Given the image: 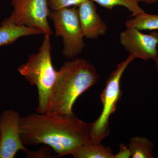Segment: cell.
<instances>
[{
	"label": "cell",
	"mask_w": 158,
	"mask_h": 158,
	"mask_svg": "<svg viewBox=\"0 0 158 158\" xmlns=\"http://www.w3.org/2000/svg\"><path fill=\"white\" fill-rule=\"evenodd\" d=\"M100 6L110 10H112L115 6L124 7L131 13L133 17L139 16L145 13L139 5L137 0H92Z\"/></svg>",
	"instance_id": "cell-14"
},
{
	"label": "cell",
	"mask_w": 158,
	"mask_h": 158,
	"mask_svg": "<svg viewBox=\"0 0 158 158\" xmlns=\"http://www.w3.org/2000/svg\"><path fill=\"white\" fill-rule=\"evenodd\" d=\"M96 69L85 59L74 58L57 71L46 113H73L77 99L98 81Z\"/></svg>",
	"instance_id": "cell-2"
},
{
	"label": "cell",
	"mask_w": 158,
	"mask_h": 158,
	"mask_svg": "<svg viewBox=\"0 0 158 158\" xmlns=\"http://www.w3.org/2000/svg\"><path fill=\"white\" fill-rule=\"evenodd\" d=\"M90 125L73 113H37L21 117L20 129L25 145L45 144L61 157L72 155L90 140Z\"/></svg>",
	"instance_id": "cell-1"
},
{
	"label": "cell",
	"mask_w": 158,
	"mask_h": 158,
	"mask_svg": "<svg viewBox=\"0 0 158 158\" xmlns=\"http://www.w3.org/2000/svg\"><path fill=\"white\" fill-rule=\"evenodd\" d=\"M10 1L13 11L2 22L37 29L44 35H52V32L48 20L50 11L48 0Z\"/></svg>",
	"instance_id": "cell-6"
},
{
	"label": "cell",
	"mask_w": 158,
	"mask_h": 158,
	"mask_svg": "<svg viewBox=\"0 0 158 158\" xmlns=\"http://www.w3.org/2000/svg\"><path fill=\"white\" fill-rule=\"evenodd\" d=\"M43 34L37 29L19 27L2 22L0 26V47L13 43L22 37Z\"/></svg>",
	"instance_id": "cell-10"
},
{
	"label": "cell",
	"mask_w": 158,
	"mask_h": 158,
	"mask_svg": "<svg viewBox=\"0 0 158 158\" xmlns=\"http://www.w3.org/2000/svg\"><path fill=\"white\" fill-rule=\"evenodd\" d=\"M21 118L19 113L11 109L0 115V158H13L19 151H28L21 137Z\"/></svg>",
	"instance_id": "cell-7"
},
{
	"label": "cell",
	"mask_w": 158,
	"mask_h": 158,
	"mask_svg": "<svg viewBox=\"0 0 158 158\" xmlns=\"http://www.w3.org/2000/svg\"></svg>",
	"instance_id": "cell-19"
},
{
	"label": "cell",
	"mask_w": 158,
	"mask_h": 158,
	"mask_svg": "<svg viewBox=\"0 0 158 158\" xmlns=\"http://www.w3.org/2000/svg\"><path fill=\"white\" fill-rule=\"evenodd\" d=\"M113 150L101 143L89 140L72 154L75 158H115Z\"/></svg>",
	"instance_id": "cell-11"
},
{
	"label": "cell",
	"mask_w": 158,
	"mask_h": 158,
	"mask_svg": "<svg viewBox=\"0 0 158 158\" xmlns=\"http://www.w3.org/2000/svg\"><path fill=\"white\" fill-rule=\"evenodd\" d=\"M138 2H143L147 4H154L157 2L158 0H137Z\"/></svg>",
	"instance_id": "cell-17"
},
{
	"label": "cell",
	"mask_w": 158,
	"mask_h": 158,
	"mask_svg": "<svg viewBox=\"0 0 158 158\" xmlns=\"http://www.w3.org/2000/svg\"><path fill=\"white\" fill-rule=\"evenodd\" d=\"M155 64V68L158 71V57L153 60Z\"/></svg>",
	"instance_id": "cell-18"
},
{
	"label": "cell",
	"mask_w": 158,
	"mask_h": 158,
	"mask_svg": "<svg viewBox=\"0 0 158 158\" xmlns=\"http://www.w3.org/2000/svg\"><path fill=\"white\" fill-rule=\"evenodd\" d=\"M50 36L44 35L38 52L30 55L27 62L18 67L19 72L26 81L37 87V112L41 114L47 112L51 91L57 74L52 62Z\"/></svg>",
	"instance_id": "cell-3"
},
{
	"label": "cell",
	"mask_w": 158,
	"mask_h": 158,
	"mask_svg": "<svg viewBox=\"0 0 158 158\" xmlns=\"http://www.w3.org/2000/svg\"><path fill=\"white\" fill-rule=\"evenodd\" d=\"M49 18L53 22L56 37L63 40L64 56L71 59L78 56L85 45L77 6L50 11Z\"/></svg>",
	"instance_id": "cell-5"
},
{
	"label": "cell",
	"mask_w": 158,
	"mask_h": 158,
	"mask_svg": "<svg viewBox=\"0 0 158 158\" xmlns=\"http://www.w3.org/2000/svg\"><path fill=\"white\" fill-rule=\"evenodd\" d=\"M136 57L129 54L124 61L117 65L109 77L100 95L102 109L100 115L95 121L90 123V140L101 143L110 133L109 120L110 116L116 111L117 103L121 99L122 92L121 80L125 71Z\"/></svg>",
	"instance_id": "cell-4"
},
{
	"label": "cell",
	"mask_w": 158,
	"mask_h": 158,
	"mask_svg": "<svg viewBox=\"0 0 158 158\" xmlns=\"http://www.w3.org/2000/svg\"><path fill=\"white\" fill-rule=\"evenodd\" d=\"M119 40L126 51L136 59L149 61L158 57V31L144 34L135 27H127L120 34Z\"/></svg>",
	"instance_id": "cell-8"
},
{
	"label": "cell",
	"mask_w": 158,
	"mask_h": 158,
	"mask_svg": "<svg viewBox=\"0 0 158 158\" xmlns=\"http://www.w3.org/2000/svg\"><path fill=\"white\" fill-rule=\"evenodd\" d=\"M115 158H130L131 157V153L127 145L120 144L119 152L114 155Z\"/></svg>",
	"instance_id": "cell-16"
},
{
	"label": "cell",
	"mask_w": 158,
	"mask_h": 158,
	"mask_svg": "<svg viewBox=\"0 0 158 158\" xmlns=\"http://www.w3.org/2000/svg\"><path fill=\"white\" fill-rule=\"evenodd\" d=\"M84 0H48V6L53 11H57L71 6H78Z\"/></svg>",
	"instance_id": "cell-15"
},
{
	"label": "cell",
	"mask_w": 158,
	"mask_h": 158,
	"mask_svg": "<svg viewBox=\"0 0 158 158\" xmlns=\"http://www.w3.org/2000/svg\"><path fill=\"white\" fill-rule=\"evenodd\" d=\"M126 27H133L140 31L158 30V14H149L145 12L139 16L127 20Z\"/></svg>",
	"instance_id": "cell-13"
},
{
	"label": "cell",
	"mask_w": 158,
	"mask_h": 158,
	"mask_svg": "<svg viewBox=\"0 0 158 158\" xmlns=\"http://www.w3.org/2000/svg\"><path fill=\"white\" fill-rule=\"evenodd\" d=\"M153 143L149 139L144 137H134L130 139L127 146L132 158H152Z\"/></svg>",
	"instance_id": "cell-12"
},
{
	"label": "cell",
	"mask_w": 158,
	"mask_h": 158,
	"mask_svg": "<svg viewBox=\"0 0 158 158\" xmlns=\"http://www.w3.org/2000/svg\"><path fill=\"white\" fill-rule=\"evenodd\" d=\"M78 13L82 32L85 38L96 39L105 35L108 27L97 11L92 0H84L79 5Z\"/></svg>",
	"instance_id": "cell-9"
}]
</instances>
